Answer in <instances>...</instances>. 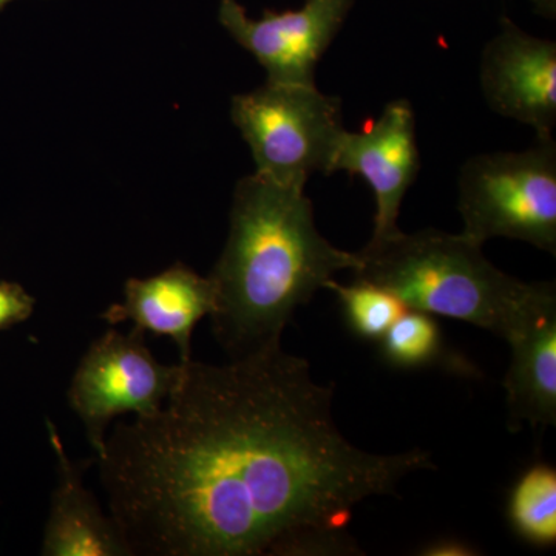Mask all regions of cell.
<instances>
[{
	"label": "cell",
	"mask_w": 556,
	"mask_h": 556,
	"mask_svg": "<svg viewBox=\"0 0 556 556\" xmlns=\"http://www.w3.org/2000/svg\"><path fill=\"white\" fill-rule=\"evenodd\" d=\"M536 5L538 13L554 20L556 14V0H533Z\"/></svg>",
	"instance_id": "cell-18"
},
{
	"label": "cell",
	"mask_w": 556,
	"mask_h": 556,
	"mask_svg": "<svg viewBox=\"0 0 556 556\" xmlns=\"http://www.w3.org/2000/svg\"><path fill=\"white\" fill-rule=\"evenodd\" d=\"M463 236L525 241L556 254V142L536 138L521 152L479 153L460 167Z\"/></svg>",
	"instance_id": "cell-4"
},
{
	"label": "cell",
	"mask_w": 556,
	"mask_h": 556,
	"mask_svg": "<svg viewBox=\"0 0 556 556\" xmlns=\"http://www.w3.org/2000/svg\"><path fill=\"white\" fill-rule=\"evenodd\" d=\"M420 169L416 115L407 100L388 102L382 115L361 131H343L332 172L361 175L375 193V232L371 240L397 233L405 193Z\"/></svg>",
	"instance_id": "cell-9"
},
{
	"label": "cell",
	"mask_w": 556,
	"mask_h": 556,
	"mask_svg": "<svg viewBox=\"0 0 556 556\" xmlns=\"http://www.w3.org/2000/svg\"><path fill=\"white\" fill-rule=\"evenodd\" d=\"M507 518L515 535L530 546L554 547L556 543V471L547 464H533L511 486Z\"/></svg>",
	"instance_id": "cell-13"
},
{
	"label": "cell",
	"mask_w": 556,
	"mask_h": 556,
	"mask_svg": "<svg viewBox=\"0 0 556 556\" xmlns=\"http://www.w3.org/2000/svg\"><path fill=\"white\" fill-rule=\"evenodd\" d=\"M230 116L262 175L305 189L311 175H332L343 126L342 101L317 86L266 80L233 97Z\"/></svg>",
	"instance_id": "cell-5"
},
{
	"label": "cell",
	"mask_w": 556,
	"mask_h": 556,
	"mask_svg": "<svg viewBox=\"0 0 556 556\" xmlns=\"http://www.w3.org/2000/svg\"><path fill=\"white\" fill-rule=\"evenodd\" d=\"M47 431L56 459V484L51 493L40 555L134 556L115 519L104 514L94 493L84 484V473L91 460H73L60 431L49 419Z\"/></svg>",
	"instance_id": "cell-12"
},
{
	"label": "cell",
	"mask_w": 556,
	"mask_h": 556,
	"mask_svg": "<svg viewBox=\"0 0 556 556\" xmlns=\"http://www.w3.org/2000/svg\"><path fill=\"white\" fill-rule=\"evenodd\" d=\"M163 407L109 431L97 455L109 514L135 555H351L358 504L433 470L340 433L332 387L278 345L225 365L179 362Z\"/></svg>",
	"instance_id": "cell-1"
},
{
	"label": "cell",
	"mask_w": 556,
	"mask_h": 556,
	"mask_svg": "<svg viewBox=\"0 0 556 556\" xmlns=\"http://www.w3.org/2000/svg\"><path fill=\"white\" fill-rule=\"evenodd\" d=\"M479 84L486 105L497 115L532 127L536 138L554 137V40L536 38L514 22L503 20L500 33L482 50Z\"/></svg>",
	"instance_id": "cell-8"
},
{
	"label": "cell",
	"mask_w": 556,
	"mask_h": 556,
	"mask_svg": "<svg viewBox=\"0 0 556 556\" xmlns=\"http://www.w3.org/2000/svg\"><path fill=\"white\" fill-rule=\"evenodd\" d=\"M36 300L20 283L0 281V331L24 324L35 313Z\"/></svg>",
	"instance_id": "cell-16"
},
{
	"label": "cell",
	"mask_w": 556,
	"mask_h": 556,
	"mask_svg": "<svg viewBox=\"0 0 556 556\" xmlns=\"http://www.w3.org/2000/svg\"><path fill=\"white\" fill-rule=\"evenodd\" d=\"M10 2H13V0H0V11L5 9V7L9 5Z\"/></svg>",
	"instance_id": "cell-19"
},
{
	"label": "cell",
	"mask_w": 556,
	"mask_h": 556,
	"mask_svg": "<svg viewBox=\"0 0 556 556\" xmlns=\"http://www.w3.org/2000/svg\"><path fill=\"white\" fill-rule=\"evenodd\" d=\"M357 280L393 292L405 308L467 321L504 339L535 288L497 269L463 233L399 230L356 252Z\"/></svg>",
	"instance_id": "cell-3"
},
{
	"label": "cell",
	"mask_w": 556,
	"mask_h": 556,
	"mask_svg": "<svg viewBox=\"0 0 556 556\" xmlns=\"http://www.w3.org/2000/svg\"><path fill=\"white\" fill-rule=\"evenodd\" d=\"M325 289L339 299L348 328L367 342H379L407 309L393 292L357 278L353 285H342L332 278Z\"/></svg>",
	"instance_id": "cell-15"
},
{
	"label": "cell",
	"mask_w": 556,
	"mask_h": 556,
	"mask_svg": "<svg viewBox=\"0 0 556 556\" xmlns=\"http://www.w3.org/2000/svg\"><path fill=\"white\" fill-rule=\"evenodd\" d=\"M378 343L391 367L427 368L445 361L453 365L438 321L420 311L405 309Z\"/></svg>",
	"instance_id": "cell-14"
},
{
	"label": "cell",
	"mask_w": 556,
	"mask_h": 556,
	"mask_svg": "<svg viewBox=\"0 0 556 556\" xmlns=\"http://www.w3.org/2000/svg\"><path fill=\"white\" fill-rule=\"evenodd\" d=\"M356 252L332 247L314 219L305 189L254 174L241 178L229 236L211 278L212 332L229 358L281 343L295 309L340 270H356Z\"/></svg>",
	"instance_id": "cell-2"
},
{
	"label": "cell",
	"mask_w": 556,
	"mask_h": 556,
	"mask_svg": "<svg viewBox=\"0 0 556 556\" xmlns=\"http://www.w3.org/2000/svg\"><path fill=\"white\" fill-rule=\"evenodd\" d=\"M511 362L504 388L515 424L556 426V287L535 281L532 294L504 336Z\"/></svg>",
	"instance_id": "cell-10"
},
{
	"label": "cell",
	"mask_w": 556,
	"mask_h": 556,
	"mask_svg": "<svg viewBox=\"0 0 556 556\" xmlns=\"http://www.w3.org/2000/svg\"><path fill=\"white\" fill-rule=\"evenodd\" d=\"M214 308L211 278L175 263L156 276L129 278L123 302L110 305L101 318L110 327L131 321L141 331L166 336L178 348L179 362H188L192 358L193 331Z\"/></svg>",
	"instance_id": "cell-11"
},
{
	"label": "cell",
	"mask_w": 556,
	"mask_h": 556,
	"mask_svg": "<svg viewBox=\"0 0 556 556\" xmlns=\"http://www.w3.org/2000/svg\"><path fill=\"white\" fill-rule=\"evenodd\" d=\"M354 0H306L300 10L252 20L237 0H222L219 24L266 70L269 83L316 86V68L342 30Z\"/></svg>",
	"instance_id": "cell-7"
},
{
	"label": "cell",
	"mask_w": 556,
	"mask_h": 556,
	"mask_svg": "<svg viewBox=\"0 0 556 556\" xmlns=\"http://www.w3.org/2000/svg\"><path fill=\"white\" fill-rule=\"evenodd\" d=\"M424 555L434 556H455V555H475L477 552L473 548L468 547L467 544L459 543L456 540H444L437 541V543L430 544V546L424 548Z\"/></svg>",
	"instance_id": "cell-17"
},
{
	"label": "cell",
	"mask_w": 556,
	"mask_h": 556,
	"mask_svg": "<svg viewBox=\"0 0 556 556\" xmlns=\"http://www.w3.org/2000/svg\"><path fill=\"white\" fill-rule=\"evenodd\" d=\"M181 364L164 365L146 343V332L108 329L80 357L70 380L67 401L87 441L100 455L110 424L123 415L159 412L177 386Z\"/></svg>",
	"instance_id": "cell-6"
}]
</instances>
